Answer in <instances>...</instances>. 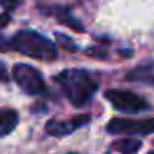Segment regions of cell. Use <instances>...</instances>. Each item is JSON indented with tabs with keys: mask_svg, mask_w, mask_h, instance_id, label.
Wrapping results in <instances>:
<instances>
[{
	"mask_svg": "<svg viewBox=\"0 0 154 154\" xmlns=\"http://www.w3.org/2000/svg\"><path fill=\"white\" fill-rule=\"evenodd\" d=\"M126 80L134 81V83H143V85L154 86V58L152 60H147V61H143L141 65L134 66L126 75Z\"/></svg>",
	"mask_w": 154,
	"mask_h": 154,
	"instance_id": "ba28073f",
	"label": "cell"
},
{
	"mask_svg": "<svg viewBox=\"0 0 154 154\" xmlns=\"http://www.w3.org/2000/svg\"><path fill=\"white\" fill-rule=\"evenodd\" d=\"M104 98L118 111H123V113L136 114L151 109V104L144 98H141L139 94L133 93L129 90H108L104 93Z\"/></svg>",
	"mask_w": 154,
	"mask_h": 154,
	"instance_id": "3957f363",
	"label": "cell"
},
{
	"mask_svg": "<svg viewBox=\"0 0 154 154\" xmlns=\"http://www.w3.org/2000/svg\"><path fill=\"white\" fill-rule=\"evenodd\" d=\"M10 81V75H8V70L5 66L4 61H0V83H8Z\"/></svg>",
	"mask_w": 154,
	"mask_h": 154,
	"instance_id": "5bb4252c",
	"label": "cell"
},
{
	"mask_svg": "<svg viewBox=\"0 0 154 154\" xmlns=\"http://www.w3.org/2000/svg\"><path fill=\"white\" fill-rule=\"evenodd\" d=\"M8 50H10L8 40H7V38H4L2 35H0V51H8Z\"/></svg>",
	"mask_w": 154,
	"mask_h": 154,
	"instance_id": "2e32d148",
	"label": "cell"
},
{
	"mask_svg": "<svg viewBox=\"0 0 154 154\" xmlns=\"http://www.w3.org/2000/svg\"><path fill=\"white\" fill-rule=\"evenodd\" d=\"M55 38H57V43L60 45L61 48H65L66 51H71V53H73V51H78V45L75 43L70 37H66V35L58 32V33H55Z\"/></svg>",
	"mask_w": 154,
	"mask_h": 154,
	"instance_id": "8fae6325",
	"label": "cell"
},
{
	"mask_svg": "<svg viewBox=\"0 0 154 154\" xmlns=\"http://www.w3.org/2000/svg\"><path fill=\"white\" fill-rule=\"evenodd\" d=\"M109 134H149L154 133V118L149 119H124L113 118L106 124Z\"/></svg>",
	"mask_w": 154,
	"mask_h": 154,
	"instance_id": "5b68a950",
	"label": "cell"
},
{
	"mask_svg": "<svg viewBox=\"0 0 154 154\" xmlns=\"http://www.w3.org/2000/svg\"><path fill=\"white\" fill-rule=\"evenodd\" d=\"M10 23V14H7V12H2L0 14V28H4V27H7V25Z\"/></svg>",
	"mask_w": 154,
	"mask_h": 154,
	"instance_id": "9a60e30c",
	"label": "cell"
},
{
	"mask_svg": "<svg viewBox=\"0 0 154 154\" xmlns=\"http://www.w3.org/2000/svg\"><path fill=\"white\" fill-rule=\"evenodd\" d=\"M85 53L88 55V57H91V58H101V60H104V58L108 57V51L106 50H103V48H94V47H91V48H88V50H85Z\"/></svg>",
	"mask_w": 154,
	"mask_h": 154,
	"instance_id": "7c38bea8",
	"label": "cell"
},
{
	"mask_svg": "<svg viewBox=\"0 0 154 154\" xmlns=\"http://www.w3.org/2000/svg\"><path fill=\"white\" fill-rule=\"evenodd\" d=\"M10 50L30 57L33 60L42 61H53L58 58L57 45L50 38L43 37L35 30H18L14 37L8 40Z\"/></svg>",
	"mask_w": 154,
	"mask_h": 154,
	"instance_id": "7a4b0ae2",
	"label": "cell"
},
{
	"mask_svg": "<svg viewBox=\"0 0 154 154\" xmlns=\"http://www.w3.org/2000/svg\"><path fill=\"white\" fill-rule=\"evenodd\" d=\"M14 80L27 94H43L47 91L42 73L27 63H17L14 66Z\"/></svg>",
	"mask_w": 154,
	"mask_h": 154,
	"instance_id": "277c9868",
	"label": "cell"
},
{
	"mask_svg": "<svg viewBox=\"0 0 154 154\" xmlns=\"http://www.w3.org/2000/svg\"><path fill=\"white\" fill-rule=\"evenodd\" d=\"M18 124V113L12 108H0V137L10 134Z\"/></svg>",
	"mask_w": 154,
	"mask_h": 154,
	"instance_id": "9c48e42d",
	"label": "cell"
},
{
	"mask_svg": "<svg viewBox=\"0 0 154 154\" xmlns=\"http://www.w3.org/2000/svg\"><path fill=\"white\" fill-rule=\"evenodd\" d=\"M149 154H154V151H151V152H149Z\"/></svg>",
	"mask_w": 154,
	"mask_h": 154,
	"instance_id": "e0dca14e",
	"label": "cell"
},
{
	"mask_svg": "<svg viewBox=\"0 0 154 154\" xmlns=\"http://www.w3.org/2000/svg\"><path fill=\"white\" fill-rule=\"evenodd\" d=\"M143 146V141L136 139V137H121V139L113 141L111 147L118 152H123V154H134L141 149Z\"/></svg>",
	"mask_w": 154,
	"mask_h": 154,
	"instance_id": "30bf717a",
	"label": "cell"
},
{
	"mask_svg": "<svg viewBox=\"0 0 154 154\" xmlns=\"http://www.w3.org/2000/svg\"><path fill=\"white\" fill-rule=\"evenodd\" d=\"M91 121V118L88 114H76L73 118H68V119H50L45 126V131L50 136H68V134L78 131L80 128L86 126Z\"/></svg>",
	"mask_w": 154,
	"mask_h": 154,
	"instance_id": "8992f818",
	"label": "cell"
},
{
	"mask_svg": "<svg viewBox=\"0 0 154 154\" xmlns=\"http://www.w3.org/2000/svg\"><path fill=\"white\" fill-rule=\"evenodd\" d=\"M68 154H76V152H68Z\"/></svg>",
	"mask_w": 154,
	"mask_h": 154,
	"instance_id": "ac0fdd59",
	"label": "cell"
},
{
	"mask_svg": "<svg viewBox=\"0 0 154 154\" xmlns=\"http://www.w3.org/2000/svg\"><path fill=\"white\" fill-rule=\"evenodd\" d=\"M0 5H2V8L7 14H10L12 10H15L20 5V0H0Z\"/></svg>",
	"mask_w": 154,
	"mask_h": 154,
	"instance_id": "4fadbf2b",
	"label": "cell"
},
{
	"mask_svg": "<svg viewBox=\"0 0 154 154\" xmlns=\"http://www.w3.org/2000/svg\"><path fill=\"white\" fill-rule=\"evenodd\" d=\"M55 83L61 88L63 94L73 106H85L98 90V81L90 71L81 68H66L55 76Z\"/></svg>",
	"mask_w": 154,
	"mask_h": 154,
	"instance_id": "6da1fadb",
	"label": "cell"
},
{
	"mask_svg": "<svg viewBox=\"0 0 154 154\" xmlns=\"http://www.w3.org/2000/svg\"><path fill=\"white\" fill-rule=\"evenodd\" d=\"M40 10L43 12L45 15H50V17L57 18L60 23L70 27L71 30L80 32V33H81V32H85V25L81 23L76 17H73V14L70 12V8L61 7V5H53V7H42Z\"/></svg>",
	"mask_w": 154,
	"mask_h": 154,
	"instance_id": "52a82bcc",
	"label": "cell"
}]
</instances>
